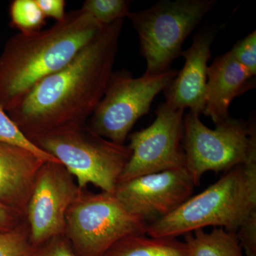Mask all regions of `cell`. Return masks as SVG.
Masks as SVG:
<instances>
[{
	"label": "cell",
	"mask_w": 256,
	"mask_h": 256,
	"mask_svg": "<svg viewBox=\"0 0 256 256\" xmlns=\"http://www.w3.org/2000/svg\"><path fill=\"white\" fill-rule=\"evenodd\" d=\"M194 186L188 170L182 168L121 182L114 194L128 212L150 223L181 206Z\"/></svg>",
	"instance_id": "11"
},
{
	"label": "cell",
	"mask_w": 256,
	"mask_h": 256,
	"mask_svg": "<svg viewBox=\"0 0 256 256\" xmlns=\"http://www.w3.org/2000/svg\"><path fill=\"white\" fill-rule=\"evenodd\" d=\"M256 210V156L226 172L214 184L190 197L169 215L148 224L152 238H176L197 229L214 226L236 232Z\"/></svg>",
	"instance_id": "3"
},
{
	"label": "cell",
	"mask_w": 256,
	"mask_h": 256,
	"mask_svg": "<svg viewBox=\"0 0 256 256\" xmlns=\"http://www.w3.org/2000/svg\"><path fill=\"white\" fill-rule=\"evenodd\" d=\"M215 0L160 1L148 9L130 13L137 32L146 76L170 70L182 53V45L215 4Z\"/></svg>",
	"instance_id": "5"
},
{
	"label": "cell",
	"mask_w": 256,
	"mask_h": 256,
	"mask_svg": "<svg viewBox=\"0 0 256 256\" xmlns=\"http://www.w3.org/2000/svg\"><path fill=\"white\" fill-rule=\"evenodd\" d=\"M34 250L28 222L12 230H0V256H32Z\"/></svg>",
	"instance_id": "19"
},
{
	"label": "cell",
	"mask_w": 256,
	"mask_h": 256,
	"mask_svg": "<svg viewBox=\"0 0 256 256\" xmlns=\"http://www.w3.org/2000/svg\"><path fill=\"white\" fill-rule=\"evenodd\" d=\"M148 222L128 212L114 194L82 190L66 214L65 235L78 256H104L116 242L146 234Z\"/></svg>",
	"instance_id": "7"
},
{
	"label": "cell",
	"mask_w": 256,
	"mask_h": 256,
	"mask_svg": "<svg viewBox=\"0 0 256 256\" xmlns=\"http://www.w3.org/2000/svg\"><path fill=\"white\" fill-rule=\"evenodd\" d=\"M24 216L4 206L0 202V230H12L26 222Z\"/></svg>",
	"instance_id": "25"
},
{
	"label": "cell",
	"mask_w": 256,
	"mask_h": 256,
	"mask_svg": "<svg viewBox=\"0 0 256 256\" xmlns=\"http://www.w3.org/2000/svg\"><path fill=\"white\" fill-rule=\"evenodd\" d=\"M46 162L22 146L0 142V202L26 218L37 175Z\"/></svg>",
	"instance_id": "13"
},
{
	"label": "cell",
	"mask_w": 256,
	"mask_h": 256,
	"mask_svg": "<svg viewBox=\"0 0 256 256\" xmlns=\"http://www.w3.org/2000/svg\"><path fill=\"white\" fill-rule=\"evenodd\" d=\"M236 60L252 74L256 75V32L244 37L234 45L230 50Z\"/></svg>",
	"instance_id": "21"
},
{
	"label": "cell",
	"mask_w": 256,
	"mask_h": 256,
	"mask_svg": "<svg viewBox=\"0 0 256 256\" xmlns=\"http://www.w3.org/2000/svg\"><path fill=\"white\" fill-rule=\"evenodd\" d=\"M131 1L128 0H86L80 8L95 21L105 26L129 16Z\"/></svg>",
	"instance_id": "18"
},
{
	"label": "cell",
	"mask_w": 256,
	"mask_h": 256,
	"mask_svg": "<svg viewBox=\"0 0 256 256\" xmlns=\"http://www.w3.org/2000/svg\"><path fill=\"white\" fill-rule=\"evenodd\" d=\"M183 110L161 104L149 127L130 136L132 156L119 182L143 175L185 168L182 146ZM118 182V183H119Z\"/></svg>",
	"instance_id": "9"
},
{
	"label": "cell",
	"mask_w": 256,
	"mask_h": 256,
	"mask_svg": "<svg viewBox=\"0 0 256 256\" xmlns=\"http://www.w3.org/2000/svg\"><path fill=\"white\" fill-rule=\"evenodd\" d=\"M178 74V70H169L134 78L128 70L112 72L88 126L101 137L124 144L133 126L149 112L154 98L169 86Z\"/></svg>",
	"instance_id": "8"
},
{
	"label": "cell",
	"mask_w": 256,
	"mask_h": 256,
	"mask_svg": "<svg viewBox=\"0 0 256 256\" xmlns=\"http://www.w3.org/2000/svg\"><path fill=\"white\" fill-rule=\"evenodd\" d=\"M37 5L45 18H54L60 22L66 16L65 0H36Z\"/></svg>",
	"instance_id": "24"
},
{
	"label": "cell",
	"mask_w": 256,
	"mask_h": 256,
	"mask_svg": "<svg viewBox=\"0 0 256 256\" xmlns=\"http://www.w3.org/2000/svg\"><path fill=\"white\" fill-rule=\"evenodd\" d=\"M80 192L73 175L62 163L46 162L42 165L26 212L34 248L65 234L66 214Z\"/></svg>",
	"instance_id": "10"
},
{
	"label": "cell",
	"mask_w": 256,
	"mask_h": 256,
	"mask_svg": "<svg viewBox=\"0 0 256 256\" xmlns=\"http://www.w3.org/2000/svg\"><path fill=\"white\" fill-rule=\"evenodd\" d=\"M182 146L185 168L198 186L207 172H226L256 156V122L230 117L212 130L190 111L183 119Z\"/></svg>",
	"instance_id": "6"
},
{
	"label": "cell",
	"mask_w": 256,
	"mask_h": 256,
	"mask_svg": "<svg viewBox=\"0 0 256 256\" xmlns=\"http://www.w3.org/2000/svg\"><path fill=\"white\" fill-rule=\"evenodd\" d=\"M188 256H244L236 232L215 228L197 229L184 234Z\"/></svg>",
	"instance_id": "16"
},
{
	"label": "cell",
	"mask_w": 256,
	"mask_h": 256,
	"mask_svg": "<svg viewBox=\"0 0 256 256\" xmlns=\"http://www.w3.org/2000/svg\"><path fill=\"white\" fill-rule=\"evenodd\" d=\"M80 9L46 30L18 32L0 54V106L8 111L46 77L65 67L102 30Z\"/></svg>",
	"instance_id": "2"
},
{
	"label": "cell",
	"mask_w": 256,
	"mask_h": 256,
	"mask_svg": "<svg viewBox=\"0 0 256 256\" xmlns=\"http://www.w3.org/2000/svg\"><path fill=\"white\" fill-rule=\"evenodd\" d=\"M236 235L246 256H256V210L240 224Z\"/></svg>",
	"instance_id": "22"
},
{
	"label": "cell",
	"mask_w": 256,
	"mask_h": 256,
	"mask_svg": "<svg viewBox=\"0 0 256 256\" xmlns=\"http://www.w3.org/2000/svg\"><path fill=\"white\" fill-rule=\"evenodd\" d=\"M124 23L119 20L104 26L70 63L38 82L6 111L30 140L60 128L86 124L114 72Z\"/></svg>",
	"instance_id": "1"
},
{
	"label": "cell",
	"mask_w": 256,
	"mask_h": 256,
	"mask_svg": "<svg viewBox=\"0 0 256 256\" xmlns=\"http://www.w3.org/2000/svg\"><path fill=\"white\" fill-rule=\"evenodd\" d=\"M32 256H78L74 252L68 239L64 235L50 238L35 248Z\"/></svg>",
	"instance_id": "23"
},
{
	"label": "cell",
	"mask_w": 256,
	"mask_h": 256,
	"mask_svg": "<svg viewBox=\"0 0 256 256\" xmlns=\"http://www.w3.org/2000/svg\"><path fill=\"white\" fill-rule=\"evenodd\" d=\"M31 141L62 163L82 190L92 184L102 192L114 194L132 156L129 146L101 137L86 124L56 130Z\"/></svg>",
	"instance_id": "4"
},
{
	"label": "cell",
	"mask_w": 256,
	"mask_h": 256,
	"mask_svg": "<svg viewBox=\"0 0 256 256\" xmlns=\"http://www.w3.org/2000/svg\"><path fill=\"white\" fill-rule=\"evenodd\" d=\"M255 76L238 63L230 52L218 56L207 70L206 104L204 114L216 126L230 118L229 107L235 98L255 87Z\"/></svg>",
	"instance_id": "14"
},
{
	"label": "cell",
	"mask_w": 256,
	"mask_h": 256,
	"mask_svg": "<svg viewBox=\"0 0 256 256\" xmlns=\"http://www.w3.org/2000/svg\"><path fill=\"white\" fill-rule=\"evenodd\" d=\"M0 142L10 143L33 152L46 162H58L54 158L40 149L20 130L6 110L0 106Z\"/></svg>",
	"instance_id": "20"
},
{
	"label": "cell",
	"mask_w": 256,
	"mask_h": 256,
	"mask_svg": "<svg viewBox=\"0 0 256 256\" xmlns=\"http://www.w3.org/2000/svg\"><path fill=\"white\" fill-rule=\"evenodd\" d=\"M10 24L22 33L42 30L46 18L38 8L36 0H14L10 6Z\"/></svg>",
	"instance_id": "17"
},
{
	"label": "cell",
	"mask_w": 256,
	"mask_h": 256,
	"mask_svg": "<svg viewBox=\"0 0 256 256\" xmlns=\"http://www.w3.org/2000/svg\"><path fill=\"white\" fill-rule=\"evenodd\" d=\"M216 32L214 28L201 30L194 36L191 46L182 53L185 58L183 68L164 90L165 104L172 108H188L200 116L204 114L208 62L212 58L210 47Z\"/></svg>",
	"instance_id": "12"
},
{
	"label": "cell",
	"mask_w": 256,
	"mask_h": 256,
	"mask_svg": "<svg viewBox=\"0 0 256 256\" xmlns=\"http://www.w3.org/2000/svg\"><path fill=\"white\" fill-rule=\"evenodd\" d=\"M104 256H188V250L176 238L133 234L116 242Z\"/></svg>",
	"instance_id": "15"
}]
</instances>
